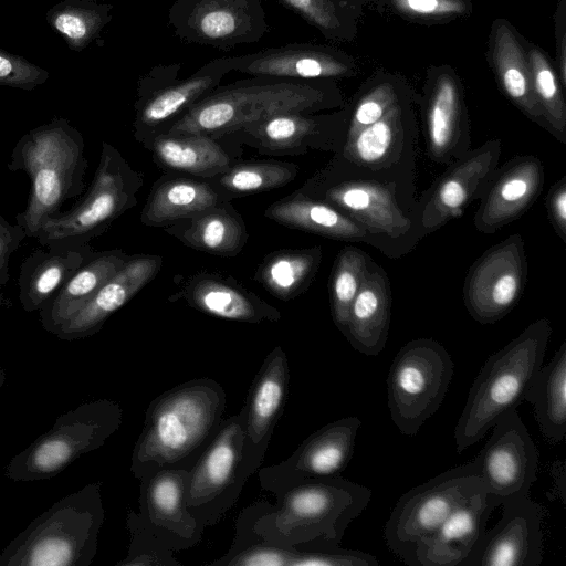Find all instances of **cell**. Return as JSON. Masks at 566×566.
Wrapping results in <instances>:
<instances>
[{
  "label": "cell",
  "instance_id": "15",
  "mask_svg": "<svg viewBox=\"0 0 566 566\" xmlns=\"http://www.w3.org/2000/svg\"><path fill=\"white\" fill-rule=\"evenodd\" d=\"M168 25L185 43L223 51L255 43L270 30L261 0H176Z\"/></svg>",
  "mask_w": 566,
  "mask_h": 566
},
{
  "label": "cell",
  "instance_id": "13",
  "mask_svg": "<svg viewBox=\"0 0 566 566\" xmlns=\"http://www.w3.org/2000/svg\"><path fill=\"white\" fill-rule=\"evenodd\" d=\"M248 473L240 411L223 419L214 437L188 470L186 505L205 526H213L239 500Z\"/></svg>",
  "mask_w": 566,
  "mask_h": 566
},
{
  "label": "cell",
  "instance_id": "45",
  "mask_svg": "<svg viewBox=\"0 0 566 566\" xmlns=\"http://www.w3.org/2000/svg\"><path fill=\"white\" fill-rule=\"evenodd\" d=\"M370 258L354 245L342 248L335 256L329 283L331 314L335 326L343 333L349 307L361 287Z\"/></svg>",
  "mask_w": 566,
  "mask_h": 566
},
{
  "label": "cell",
  "instance_id": "48",
  "mask_svg": "<svg viewBox=\"0 0 566 566\" xmlns=\"http://www.w3.org/2000/svg\"><path fill=\"white\" fill-rule=\"evenodd\" d=\"M296 547V546H295ZM376 556L336 546L296 547L292 566H378Z\"/></svg>",
  "mask_w": 566,
  "mask_h": 566
},
{
  "label": "cell",
  "instance_id": "52",
  "mask_svg": "<svg viewBox=\"0 0 566 566\" xmlns=\"http://www.w3.org/2000/svg\"><path fill=\"white\" fill-rule=\"evenodd\" d=\"M556 66L562 86H566V0H558L555 15Z\"/></svg>",
  "mask_w": 566,
  "mask_h": 566
},
{
  "label": "cell",
  "instance_id": "12",
  "mask_svg": "<svg viewBox=\"0 0 566 566\" xmlns=\"http://www.w3.org/2000/svg\"><path fill=\"white\" fill-rule=\"evenodd\" d=\"M482 490L472 462L448 469L410 489L398 499L386 522L384 537L388 548L413 566L417 544Z\"/></svg>",
  "mask_w": 566,
  "mask_h": 566
},
{
  "label": "cell",
  "instance_id": "33",
  "mask_svg": "<svg viewBox=\"0 0 566 566\" xmlns=\"http://www.w3.org/2000/svg\"><path fill=\"white\" fill-rule=\"evenodd\" d=\"M265 218L284 227L333 240L360 242L382 253L380 241L333 206L304 196L297 190L271 203Z\"/></svg>",
  "mask_w": 566,
  "mask_h": 566
},
{
  "label": "cell",
  "instance_id": "53",
  "mask_svg": "<svg viewBox=\"0 0 566 566\" xmlns=\"http://www.w3.org/2000/svg\"><path fill=\"white\" fill-rule=\"evenodd\" d=\"M6 379H7V373L2 367H0V389L3 386Z\"/></svg>",
  "mask_w": 566,
  "mask_h": 566
},
{
  "label": "cell",
  "instance_id": "22",
  "mask_svg": "<svg viewBox=\"0 0 566 566\" xmlns=\"http://www.w3.org/2000/svg\"><path fill=\"white\" fill-rule=\"evenodd\" d=\"M502 515L486 530L462 566H538L543 559V506L530 495L506 497Z\"/></svg>",
  "mask_w": 566,
  "mask_h": 566
},
{
  "label": "cell",
  "instance_id": "14",
  "mask_svg": "<svg viewBox=\"0 0 566 566\" xmlns=\"http://www.w3.org/2000/svg\"><path fill=\"white\" fill-rule=\"evenodd\" d=\"M181 67L180 62L159 64L138 80L133 122L137 142L165 133L231 72L227 56L205 63L185 78H179Z\"/></svg>",
  "mask_w": 566,
  "mask_h": 566
},
{
  "label": "cell",
  "instance_id": "42",
  "mask_svg": "<svg viewBox=\"0 0 566 566\" xmlns=\"http://www.w3.org/2000/svg\"><path fill=\"white\" fill-rule=\"evenodd\" d=\"M113 6L96 0H63L46 13V21L74 51L88 46L112 20Z\"/></svg>",
  "mask_w": 566,
  "mask_h": 566
},
{
  "label": "cell",
  "instance_id": "39",
  "mask_svg": "<svg viewBox=\"0 0 566 566\" xmlns=\"http://www.w3.org/2000/svg\"><path fill=\"white\" fill-rule=\"evenodd\" d=\"M322 260L321 245L273 251L263 258L253 277L274 297L291 301L310 287Z\"/></svg>",
  "mask_w": 566,
  "mask_h": 566
},
{
  "label": "cell",
  "instance_id": "31",
  "mask_svg": "<svg viewBox=\"0 0 566 566\" xmlns=\"http://www.w3.org/2000/svg\"><path fill=\"white\" fill-rule=\"evenodd\" d=\"M391 303L390 280L384 268L370 259L365 281L349 307L342 333L354 349L376 356L385 348Z\"/></svg>",
  "mask_w": 566,
  "mask_h": 566
},
{
  "label": "cell",
  "instance_id": "49",
  "mask_svg": "<svg viewBox=\"0 0 566 566\" xmlns=\"http://www.w3.org/2000/svg\"><path fill=\"white\" fill-rule=\"evenodd\" d=\"M48 78L46 70L0 49V86L32 91Z\"/></svg>",
  "mask_w": 566,
  "mask_h": 566
},
{
  "label": "cell",
  "instance_id": "17",
  "mask_svg": "<svg viewBox=\"0 0 566 566\" xmlns=\"http://www.w3.org/2000/svg\"><path fill=\"white\" fill-rule=\"evenodd\" d=\"M501 155L502 140L492 138L447 165L416 201L413 217L422 238L462 217L464 209L480 199Z\"/></svg>",
  "mask_w": 566,
  "mask_h": 566
},
{
  "label": "cell",
  "instance_id": "24",
  "mask_svg": "<svg viewBox=\"0 0 566 566\" xmlns=\"http://www.w3.org/2000/svg\"><path fill=\"white\" fill-rule=\"evenodd\" d=\"M188 470L160 469L139 480V515L149 530L174 552L197 545L205 526L186 505Z\"/></svg>",
  "mask_w": 566,
  "mask_h": 566
},
{
  "label": "cell",
  "instance_id": "16",
  "mask_svg": "<svg viewBox=\"0 0 566 566\" xmlns=\"http://www.w3.org/2000/svg\"><path fill=\"white\" fill-rule=\"evenodd\" d=\"M528 263L520 233H512L484 251L469 268L463 283V302L478 323L494 324L521 300Z\"/></svg>",
  "mask_w": 566,
  "mask_h": 566
},
{
  "label": "cell",
  "instance_id": "27",
  "mask_svg": "<svg viewBox=\"0 0 566 566\" xmlns=\"http://www.w3.org/2000/svg\"><path fill=\"white\" fill-rule=\"evenodd\" d=\"M180 300L203 314L232 322L261 324L281 319L276 307L232 276L218 272L201 271L184 280L169 296L170 302Z\"/></svg>",
  "mask_w": 566,
  "mask_h": 566
},
{
  "label": "cell",
  "instance_id": "28",
  "mask_svg": "<svg viewBox=\"0 0 566 566\" xmlns=\"http://www.w3.org/2000/svg\"><path fill=\"white\" fill-rule=\"evenodd\" d=\"M501 503L484 490L473 494L417 544L413 566H462L483 537L491 513Z\"/></svg>",
  "mask_w": 566,
  "mask_h": 566
},
{
  "label": "cell",
  "instance_id": "34",
  "mask_svg": "<svg viewBox=\"0 0 566 566\" xmlns=\"http://www.w3.org/2000/svg\"><path fill=\"white\" fill-rule=\"evenodd\" d=\"M94 253L90 244L32 252L23 260L18 277L22 308L28 313L40 312Z\"/></svg>",
  "mask_w": 566,
  "mask_h": 566
},
{
  "label": "cell",
  "instance_id": "3",
  "mask_svg": "<svg viewBox=\"0 0 566 566\" xmlns=\"http://www.w3.org/2000/svg\"><path fill=\"white\" fill-rule=\"evenodd\" d=\"M254 532L281 546H336L369 504V488L338 476L307 478L274 493Z\"/></svg>",
  "mask_w": 566,
  "mask_h": 566
},
{
  "label": "cell",
  "instance_id": "41",
  "mask_svg": "<svg viewBox=\"0 0 566 566\" xmlns=\"http://www.w3.org/2000/svg\"><path fill=\"white\" fill-rule=\"evenodd\" d=\"M296 164L275 159L234 161L223 174L210 179L227 201L281 188L298 175Z\"/></svg>",
  "mask_w": 566,
  "mask_h": 566
},
{
  "label": "cell",
  "instance_id": "9",
  "mask_svg": "<svg viewBox=\"0 0 566 566\" xmlns=\"http://www.w3.org/2000/svg\"><path fill=\"white\" fill-rule=\"evenodd\" d=\"M143 185L144 175L117 148L103 142L90 188L71 209L45 220L35 239L45 248L90 244L136 206Z\"/></svg>",
  "mask_w": 566,
  "mask_h": 566
},
{
  "label": "cell",
  "instance_id": "40",
  "mask_svg": "<svg viewBox=\"0 0 566 566\" xmlns=\"http://www.w3.org/2000/svg\"><path fill=\"white\" fill-rule=\"evenodd\" d=\"M416 97L417 94L402 76L377 72L361 84L347 103L348 124L345 140L380 119L396 105Z\"/></svg>",
  "mask_w": 566,
  "mask_h": 566
},
{
  "label": "cell",
  "instance_id": "54",
  "mask_svg": "<svg viewBox=\"0 0 566 566\" xmlns=\"http://www.w3.org/2000/svg\"><path fill=\"white\" fill-rule=\"evenodd\" d=\"M378 3L385 4L387 0H376Z\"/></svg>",
  "mask_w": 566,
  "mask_h": 566
},
{
  "label": "cell",
  "instance_id": "6",
  "mask_svg": "<svg viewBox=\"0 0 566 566\" xmlns=\"http://www.w3.org/2000/svg\"><path fill=\"white\" fill-rule=\"evenodd\" d=\"M102 482L60 499L0 553V566H90L105 520Z\"/></svg>",
  "mask_w": 566,
  "mask_h": 566
},
{
  "label": "cell",
  "instance_id": "38",
  "mask_svg": "<svg viewBox=\"0 0 566 566\" xmlns=\"http://www.w3.org/2000/svg\"><path fill=\"white\" fill-rule=\"evenodd\" d=\"M524 400L532 403L542 436L551 444H559L566 434V340L549 363L542 366Z\"/></svg>",
  "mask_w": 566,
  "mask_h": 566
},
{
  "label": "cell",
  "instance_id": "43",
  "mask_svg": "<svg viewBox=\"0 0 566 566\" xmlns=\"http://www.w3.org/2000/svg\"><path fill=\"white\" fill-rule=\"evenodd\" d=\"M533 91L548 124V133L566 145V103L558 73L546 53L523 39Z\"/></svg>",
  "mask_w": 566,
  "mask_h": 566
},
{
  "label": "cell",
  "instance_id": "25",
  "mask_svg": "<svg viewBox=\"0 0 566 566\" xmlns=\"http://www.w3.org/2000/svg\"><path fill=\"white\" fill-rule=\"evenodd\" d=\"M231 72L291 80H339L355 76L356 61L346 52L316 43H287L227 56Z\"/></svg>",
  "mask_w": 566,
  "mask_h": 566
},
{
  "label": "cell",
  "instance_id": "2",
  "mask_svg": "<svg viewBox=\"0 0 566 566\" xmlns=\"http://www.w3.org/2000/svg\"><path fill=\"white\" fill-rule=\"evenodd\" d=\"M334 80L251 76L218 85L165 132L221 139L243 126L286 113H319L344 107Z\"/></svg>",
  "mask_w": 566,
  "mask_h": 566
},
{
  "label": "cell",
  "instance_id": "30",
  "mask_svg": "<svg viewBox=\"0 0 566 566\" xmlns=\"http://www.w3.org/2000/svg\"><path fill=\"white\" fill-rule=\"evenodd\" d=\"M488 44V57L503 94L531 122L548 133V124L533 91L522 35L505 19H495Z\"/></svg>",
  "mask_w": 566,
  "mask_h": 566
},
{
  "label": "cell",
  "instance_id": "21",
  "mask_svg": "<svg viewBox=\"0 0 566 566\" xmlns=\"http://www.w3.org/2000/svg\"><path fill=\"white\" fill-rule=\"evenodd\" d=\"M360 426L358 417L349 416L314 431L289 458L258 470L262 490L274 494L298 480L340 475L352 460Z\"/></svg>",
  "mask_w": 566,
  "mask_h": 566
},
{
  "label": "cell",
  "instance_id": "18",
  "mask_svg": "<svg viewBox=\"0 0 566 566\" xmlns=\"http://www.w3.org/2000/svg\"><path fill=\"white\" fill-rule=\"evenodd\" d=\"M348 106L331 113H286L248 124L226 136L261 155L302 156L311 150L336 154L344 146Z\"/></svg>",
  "mask_w": 566,
  "mask_h": 566
},
{
  "label": "cell",
  "instance_id": "19",
  "mask_svg": "<svg viewBox=\"0 0 566 566\" xmlns=\"http://www.w3.org/2000/svg\"><path fill=\"white\" fill-rule=\"evenodd\" d=\"M471 462L486 493L501 501L530 494L539 452L516 409L492 427L491 437Z\"/></svg>",
  "mask_w": 566,
  "mask_h": 566
},
{
  "label": "cell",
  "instance_id": "7",
  "mask_svg": "<svg viewBox=\"0 0 566 566\" xmlns=\"http://www.w3.org/2000/svg\"><path fill=\"white\" fill-rule=\"evenodd\" d=\"M418 95V94H417ZM417 97L392 107L380 119L345 140L323 167L326 174L395 185L416 205L418 150Z\"/></svg>",
  "mask_w": 566,
  "mask_h": 566
},
{
  "label": "cell",
  "instance_id": "36",
  "mask_svg": "<svg viewBox=\"0 0 566 566\" xmlns=\"http://www.w3.org/2000/svg\"><path fill=\"white\" fill-rule=\"evenodd\" d=\"M163 229L184 245L218 256L238 255L248 241L245 222L230 201Z\"/></svg>",
  "mask_w": 566,
  "mask_h": 566
},
{
  "label": "cell",
  "instance_id": "35",
  "mask_svg": "<svg viewBox=\"0 0 566 566\" xmlns=\"http://www.w3.org/2000/svg\"><path fill=\"white\" fill-rule=\"evenodd\" d=\"M143 145L163 169L205 179L223 174L235 161L220 139L201 134L161 133Z\"/></svg>",
  "mask_w": 566,
  "mask_h": 566
},
{
  "label": "cell",
  "instance_id": "5",
  "mask_svg": "<svg viewBox=\"0 0 566 566\" xmlns=\"http://www.w3.org/2000/svg\"><path fill=\"white\" fill-rule=\"evenodd\" d=\"M552 324L539 318L493 353L475 377L454 429L457 451L482 440L524 397L544 363Z\"/></svg>",
  "mask_w": 566,
  "mask_h": 566
},
{
  "label": "cell",
  "instance_id": "50",
  "mask_svg": "<svg viewBox=\"0 0 566 566\" xmlns=\"http://www.w3.org/2000/svg\"><path fill=\"white\" fill-rule=\"evenodd\" d=\"M25 238L27 233L21 226L11 224L0 214V306L7 303L3 287L10 279V259Z\"/></svg>",
  "mask_w": 566,
  "mask_h": 566
},
{
  "label": "cell",
  "instance_id": "11",
  "mask_svg": "<svg viewBox=\"0 0 566 566\" xmlns=\"http://www.w3.org/2000/svg\"><path fill=\"white\" fill-rule=\"evenodd\" d=\"M453 376V361L433 338H416L396 354L387 377L390 418L400 433L413 437L440 408Z\"/></svg>",
  "mask_w": 566,
  "mask_h": 566
},
{
  "label": "cell",
  "instance_id": "32",
  "mask_svg": "<svg viewBox=\"0 0 566 566\" xmlns=\"http://www.w3.org/2000/svg\"><path fill=\"white\" fill-rule=\"evenodd\" d=\"M224 201L210 179L168 172L153 185L140 221L147 227L165 228Z\"/></svg>",
  "mask_w": 566,
  "mask_h": 566
},
{
  "label": "cell",
  "instance_id": "10",
  "mask_svg": "<svg viewBox=\"0 0 566 566\" xmlns=\"http://www.w3.org/2000/svg\"><path fill=\"white\" fill-rule=\"evenodd\" d=\"M123 409L99 398L60 415L52 428L15 454L4 475L15 482L49 480L81 455L99 449L122 426Z\"/></svg>",
  "mask_w": 566,
  "mask_h": 566
},
{
  "label": "cell",
  "instance_id": "8",
  "mask_svg": "<svg viewBox=\"0 0 566 566\" xmlns=\"http://www.w3.org/2000/svg\"><path fill=\"white\" fill-rule=\"evenodd\" d=\"M297 191L357 222L380 241L382 254L389 259L408 254L422 239L413 217L416 205L395 185L337 177L319 169Z\"/></svg>",
  "mask_w": 566,
  "mask_h": 566
},
{
  "label": "cell",
  "instance_id": "26",
  "mask_svg": "<svg viewBox=\"0 0 566 566\" xmlns=\"http://www.w3.org/2000/svg\"><path fill=\"white\" fill-rule=\"evenodd\" d=\"M544 165L534 155H516L497 166L473 217L476 231L493 234L526 213L541 195Z\"/></svg>",
  "mask_w": 566,
  "mask_h": 566
},
{
  "label": "cell",
  "instance_id": "20",
  "mask_svg": "<svg viewBox=\"0 0 566 566\" xmlns=\"http://www.w3.org/2000/svg\"><path fill=\"white\" fill-rule=\"evenodd\" d=\"M430 159L449 165L471 149V128L461 78L449 65L427 70L417 95Z\"/></svg>",
  "mask_w": 566,
  "mask_h": 566
},
{
  "label": "cell",
  "instance_id": "37",
  "mask_svg": "<svg viewBox=\"0 0 566 566\" xmlns=\"http://www.w3.org/2000/svg\"><path fill=\"white\" fill-rule=\"evenodd\" d=\"M129 255L119 249L95 251L39 312L42 327L54 335L125 264Z\"/></svg>",
  "mask_w": 566,
  "mask_h": 566
},
{
  "label": "cell",
  "instance_id": "29",
  "mask_svg": "<svg viewBox=\"0 0 566 566\" xmlns=\"http://www.w3.org/2000/svg\"><path fill=\"white\" fill-rule=\"evenodd\" d=\"M161 265L163 258L157 254L129 255L125 264L54 335L62 340H75L98 333L115 312L155 279Z\"/></svg>",
  "mask_w": 566,
  "mask_h": 566
},
{
  "label": "cell",
  "instance_id": "1",
  "mask_svg": "<svg viewBox=\"0 0 566 566\" xmlns=\"http://www.w3.org/2000/svg\"><path fill=\"white\" fill-rule=\"evenodd\" d=\"M227 409L212 378L187 380L155 397L145 412L130 472L139 481L160 469L189 470L219 429Z\"/></svg>",
  "mask_w": 566,
  "mask_h": 566
},
{
  "label": "cell",
  "instance_id": "44",
  "mask_svg": "<svg viewBox=\"0 0 566 566\" xmlns=\"http://www.w3.org/2000/svg\"><path fill=\"white\" fill-rule=\"evenodd\" d=\"M317 29L325 39L349 42L357 34L365 0H277Z\"/></svg>",
  "mask_w": 566,
  "mask_h": 566
},
{
  "label": "cell",
  "instance_id": "23",
  "mask_svg": "<svg viewBox=\"0 0 566 566\" xmlns=\"http://www.w3.org/2000/svg\"><path fill=\"white\" fill-rule=\"evenodd\" d=\"M289 387V358L277 345L265 356L240 409L243 458L250 475L261 468L274 429L283 415Z\"/></svg>",
  "mask_w": 566,
  "mask_h": 566
},
{
  "label": "cell",
  "instance_id": "4",
  "mask_svg": "<svg viewBox=\"0 0 566 566\" xmlns=\"http://www.w3.org/2000/svg\"><path fill=\"white\" fill-rule=\"evenodd\" d=\"M84 149L83 135L63 117L32 128L14 145L7 167L23 171L31 181L27 206L15 216L27 238H35L45 220L84 192L88 167Z\"/></svg>",
  "mask_w": 566,
  "mask_h": 566
},
{
  "label": "cell",
  "instance_id": "47",
  "mask_svg": "<svg viewBox=\"0 0 566 566\" xmlns=\"http://www.w3.org/2000/svg\"><path fill=\"white\" fill-rule=\"evenodd\" d=\"M385 4L408 20L426 24L444 23L471 11V0H387Z\"/></svg>",
  "mask_w": 566,
  "mask_h": 566
},
{
  "label": "cell",
  "instance_id": "51",
  "mask_svg": "<svg viewBox=\"0 0 566 566\" xmlns=\"http://www.w3.org/2000/svg\"><path fill=\"white\" fill-rule=\"evenodd\" d=\"M545 207L555 233L566 243V175H563L549 188Z\"/></svg>",
  "mask_w": 566,
  "mask_h": 566
},
{
  "label": "cell",
  "instance_id": "46",
  "mask_svg": "<svg viewBox=\"0 0 566 566\" xmlns=\"http://www.w3.org/2000/svg\"><path fill=\"white\" fill-rule=\"evenodd\" d=\"M126 527L129 533L128 552L116 566H182L175 552L149 530L138 512L128 510Z\"/></svg>",
  "mask_w": 566,
  "mask_h": 566
}]
</instances>
